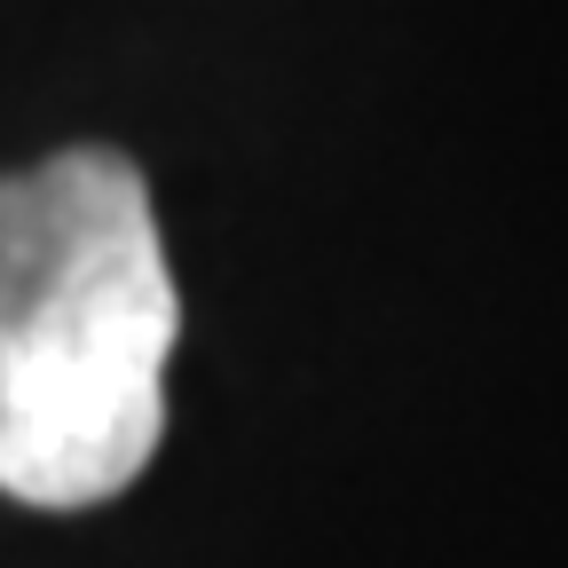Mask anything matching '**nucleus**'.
<instances>
[{"mask_svg":"<svg viewBox=\"0 0 568 568\" xmlns=\"http://www.w3.org/2000/svg\"><path fill=\"white\" fill-rule=\"evenodd\" d=\"M174 339L182 293L134 159L0 174V497L80 514L134 489L166 435Z\"/></svg>","mask_w":568,"mask_h":568,"instance_id":"f257e3e1","label":"nucleus"}]
</instances>
